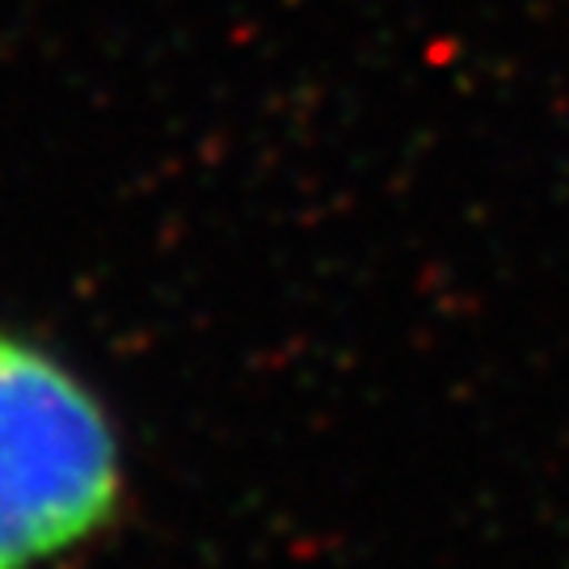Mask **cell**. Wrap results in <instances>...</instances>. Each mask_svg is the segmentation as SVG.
<instances>
[{
    "instance_id": "1",
    "label": "cell",
    "mask_w": 569,
    "mask_h": 569,
    "mask_svg": "<svg viewBox=\"0 0 569 569\" xmlns=\"http://www.w3.org/2000/svg\"><path fill=\"white\" fill-rule=\"evenodd\" d=\"M114 502L102 413L60 367L0 338V569L72 545Z\"/></svg>"
}]
</instances>
